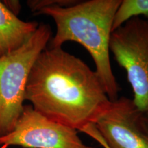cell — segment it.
Listing matches in <instances>:
<instances>
[{"label":"cell","instance_id":"8","mask_svg":"<svg viewBox=\"0 0 148 148\" xmlns=\"http://www.w3.org/2000/svg\"><path fill=\"white\" fill-rule=\"evenodd\" d=\"M140 16L148 19V0H121L114 14L112 32L131 18Z\"/></svg>","mask_w":148,"mask_h":148},{"label":"cell","instance_id":"10","mask_svg":"<svg viewBox=\"0 0 148 148\" xmlns=\"http://www.w3.org/2000/svg\"><path fill=\"white\" fill-rule=\"evenodd\" d=\"M80 132L84 133V134H87L88 136H90L92 138H93L94 140H96L99 145L102 146L103 148H109L108 146L105 143L102 136L99 134V131L97 130L95 123H91V124L88 125L87 126L84 127V128L81 130Z\"/></svg>","mask_w":148,"mask_h":148},{"label":"cell","instance_id":"6","mask_svg":"<svg viewBox=\"0 0 148 148\" xmlns=\"http://www.w3.org/2000/svg\"><path fill=\"white\" fill-rule=\"evenodd\" d=\"M95 125L109 148H148V120L132 99L111 101Z\"/></svg>","mask_w":148,"mask_h":148},{"label":"cell","instance_id":"5","mask_svg":"<svg viewBox=\"0 0 148 148\" xmlns=\"http://www.w3.org/2000/svg\"><path fill=\"white\" fill-rule=\"evenodd\" d=\"M94 148L79 138L77 130L57 123L24 105L13 130L0 137V147Z\"/></svg>","mask_w":148,"mask_h":148},{"label":"cell","instance_id":"2","mask_svg":"<svg viewBox=\"0 0 148 148\" xmlns=\"http://www.w3.org/2000/svg\"><path fill=\"white\" fill-rule=\"evenodd\" d=\"M121 1H79L68 7H46L36 13L51 16L56 25V32L49 41V47H62L64 42L73 41L88 51L110 101L117 99L119 91L111 66L109 45L114 16Z\"/></svg>","mask_w":148,"mask_h":148},{"label":"cell","instance_id":"12","mask_svg":"<svg viewBox=\"0 0 148 148\" xmlns=\"http://www.w3.org/2000/svg\"><path fill=\"white\" fill-rule=\"evenodd\" d=\"M146 114H147V120H148V113H147Z\"/></svg>","mask_w":148,"mask_h":148},{"label":"cell","instance_id":"13","mask_svg":"<svg viewBox=\"0 0 148 148\" xmlns=\"http://www.w3.org/2000/svg\"><path fill=\"white\" fill-rule=\"evenodd\" d=\"M0 148H3V147H0Z\"/></svg>","mask_w":148,"mask_h":148},{"label":"cell","instance_id":"3","mask_svg":"<svg viewBox=\"0 0 148 148\" xmlns=\"http://www.w3.org/2000/svg\"><path fill=\"white\" fill-rule=\"evenodd\" d=\"M51 36L50 25L40 23L22 47L0 57V137L13 130L21 116L29 75Z\"/></svg>","mask_w":148,"mask_h":148},{"label":"cell","instance_id":"4","mask_svg":"<svg viewBox=\"0 0 148 148\" xmlns=\"http://www.w3.org/2000/svg\"><path fill=\"white\" fill-rule=\"evenodd\" d=\"M109 49L126 71L134 104L148 113V19L131 18L113 31Z\"/></svg>","mask_w":148,"mask_h":148},{"label":"cell","instance_id":"11","mask_svg":"<svg viewBox=\"0 0 148 148\" xmlns=\"http://www.w3.org/2000/svg\"><path fill=\"white\" fill-rule=\"evenodd\" d=\"M2 3L12 13L18 16L21 10V5L18 0H3Z\"/></svg>","mask_w":148,"mask_h":148},{"label":"cell","instance_id":"1","mask_svg":"<svg viewBox=\"0 0 148 148\" xmlns=\"http://www.w3.org/2000/svg\"><path fill=\"white\" fill-rule=\"evenodd\" d=\"M25 100L48 119L77 131L95 123L111 101L95 71L62 47L46 48L38 56Z\"/></svg>","mask_w":148,"mask_h":148},{"label":"cell","instance_id":"9","mask_svg":"<svg viewBox=\"0 0 148 148\" xmlns=\"http://www.w3.org/2000/svg\"><path fill=\"white\" fill-rule=\"evenodd\" d=\"M79 2V0H29L27 1V5L29 10L36 14L42 8L53 5L61 7H68Z\"/></svg>","mask_w":148,"mask_h":148},{"label":"cell","instance_id":"7","mask_svg":"<svg viewBox=\"0 0 148 148\" xmlns=\"http://www.w3.org/2000/svg\"><path fill=\"white\" fill-rule=\"evenodd\" d=\"M36 21H24L0 1V57L17 50L36 32Z\"/></svg>","mask_w":148,"mask_h":148}]
</instances>
